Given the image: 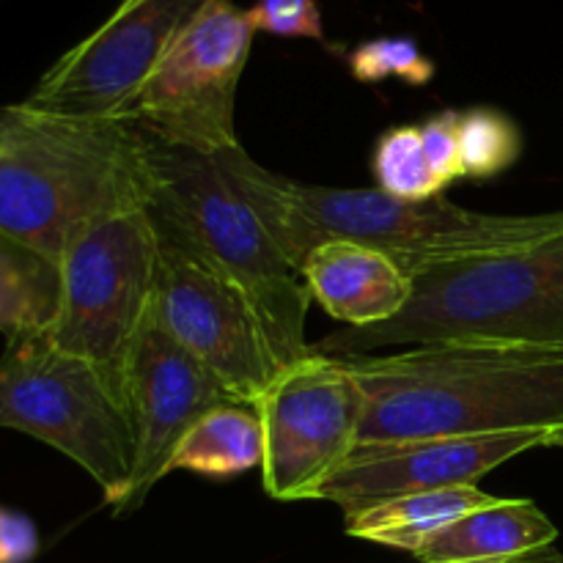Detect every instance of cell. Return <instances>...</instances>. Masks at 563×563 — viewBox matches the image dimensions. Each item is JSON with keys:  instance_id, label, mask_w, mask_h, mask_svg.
<instances>
[{"instance_id": "cell-26", "label": "cell", "mask_w": 563, "mask_h": 563, "mask_svg": "<svg viewBox=\"0 0 563 563\" xmlns=\"http://www.w3.org/2000/svg\"><path fill=\"white\" fill-rule=\"evenodd\" d=\"M544 445H548V449H563V427L553 429V432L548 434V440H544Z\"/></svg>"}, {"instance_id": "cell-20", "label": "cell", "mask_w": 563, "mask_h": 563, "mask_svg": "<svg viewBox=\"0 0 563 563\" xmlns=\"http://www.w3.org/2000/svg\"><path fill=\"white\" fill-rule=\"evenodd\" d=\"M460 146L467 179H493L520 157L522 135L500 110L473 108L460 119Z\"/></svg>"}, {"instance_id": "cell-24", "label": "cell", "mask_w": 563, "mask_h": 563, "mask_svg": "<svg viewBox=\"0 0 563 563\" xmlns=\"http://www.w3.org/2000/svg\"><path fill=\"white\" fill-rule=\"evenodd\" d=\"M38 553L36 526L25 515L0 509V563H27Z\"/></svg>"}, {"instance_id": "cell-17", "label": "cell", "mask_w": 563, "mask_h": 563, "mask_svg": "<svg viewBox=\"0 0 563 563\" xmlns=\"http://www.w3.org/2000/svg\"><path fill=\"white\" fill-rule=\"evenodd\" d=\"M264 462V429L256 407L225 401L201 418L181 440L170 471L231 478Z\"/></svg>"}, {"instance_id": "cell-4", "label": "cell", "mask_w": 563, "mask_h": 563, "mask_svg": "<svg viewBox=\"0 0 563 563\" xmlns=\"http://www.w3.org/2000/svg\"><path fill=\"white\" fill-rule=\"evenodd\" d=\"M146 209L163 240L201 258L242 297L275 372L311 352L306 344L311 295L214 157L170 148L148 135Z\"/></svg>"}, {"instance_id": "cell-5", "label": "cell", "mask_w": 563, "mask_h": 563, "mask_svg": "<svg viewBox=\"0 0 563 563\" xmlns=\"http://www.w3.org/2000/svg\"><path fill=\"white\" fill-rule=\"evenodd\" d=\"M440 341L563 350V231L522 251L429 269L412 280L399 317L341 328L308 350L346 357Z\"/></svg>"}, {"instance_id": "cell-1", "label": "cell", "mask_w": 563, "mask_h": 563, "mask_svg": "<svg viewBox=\"0 0 563 563\" xmlns=\"http://www.w3.org/2000/svg\"><path fill=\"white\" fill-rule=\"evenodd\" d=\"M214 163L251 203L295 269L322 242L350 240L379 251L416 280L429 269L522 251L563 231V209L484 214L443 196L401 201L379 187L302 185L262 168L242 146L218 154Z\"/></svg>"}, {"instance_id": "cell-6", "label": "cell", "mask_w": 563, "mask_h": 563, "mask_svg": "<svg viewBox=\"0 0 563 563\" xmlns=\"http://www.w3.org/2000/svg\"><path fill=\"white\" fill-rule=\"evenodd\" d=\"M60 297L49 341L91 361L124 399L137 344L154 322L159 234L146 207L86 225L60 258Z\"/></svg>"}, {"instance_id": "cell-15", "label": "cell", "mask_w": 563, "mask_h": 563, "mask_svg": "<svg viewBox=\"0 0 563 563\" xmlns=\"http://www.w3.org/2000/svg\"><path fill=\"white\" fill-rule=\"evenodd\" d=\"M559 528L533 500H498L440 528L418 548V563H495L553 548Z\"/></svg>"}, {"instance_id": "cell-14", "label": "cell", "mask_w": 563, "mask_h": 563, "mask_svg": "<svg viewBox=\"0 0 563 563\" xmlns=\"http://www.w3.org/2000/svg\"><path fill=\"white\" fill-rule=\"evenodd\" d=\"M297 273L311 300L350 328L388 322L412 297V280L388 256L350 240L317 245Z\"/></svg>"}, {"instance_id": "cell-27", "label": "cell", "mask_w": 563, "mask_h": 563, "mask_svg": "<svg viewBox=\"0 0 563 563\" xmlns=\"http://www.w3.org/2000/svg\"><path fill=\"white\" fill-rule=\"evenodd\" d=\"M416 563H418V561H416Z\"/></svg>"}, {"instance_id": "cell-23", "label": "cell", "mask_w": 563, "mask_h": 563, "mask_svg": "<svg viewBox=\"0 0 563 563\" xmlns=\"http://www.w3.org/2000/svg\"><path fill=\"white\" fill-rule=\"evenodd\" d=\"M460 110H443L421 124L423 152L440 185L449 187L451 181L465 179L462 170V146H460Z\"/></svg>"}, {"instance_id": "cell-9", "label": "cell", "mask_w": 563, "mask_h": 563, "mask_svg": "<svg viewBox=\"0 0 563 563\" xmlns=\"http://www.w3.org/2000/svg\"><path fill=\"white\" fill-rule=\"evenodd\" d=\"M256 412L264 429L262 484L286 504L319 500L361 443L363 401L344 357L311 350L275 374Z\"/></svg>"}, {"instance_id": "cell-3", "label": "cell", "mask_w": 563, "mask_h": 563, "mask_svg": "<svg viewBox=\"0 0 563 563\" xmlns=\"http://www.w3.org/2000/svg\"><path fill=\"white\" fill-rule=\"evenodd\" d=\"M148 135L130 121L0 104V236L60 267L86 225L146 207Z\"/></svg>"}, {"instance_id": "cell-25", "label": "cell", "mask_w": 563, "mask_h": 563, "mask_svg": "<svg viewBox=\"0 0 563 563\" xmlns=\"http://www.w3.org/2000/svg\"><path fill=\"white\" fill-rule=\"evenodd\" d=\"M495 563H563V555L555 548H544V550H537V553L520 555V559L495 561Z\"/></svg>"}, {"instance_id": "cell-13", "label": "cell", "mask_w": 563, "mask_h": 563, "mask_svg": "<svg viewBox=\"0 0 563 563\" xmlns=\"http://www.w3.org/2000/svg\"><path fill=\"white\" fill-rule=\"evenodd\" d=\"M550 432H506L487 438H423L357 443L350 460L319 493L344 515L401 495L467 487L504 462L544 445Z\"/></svg>"}, {"instance_id": "cell-19", "label": "cell", "mask_w": 563, "mask_h": 563, "mask_svg": "<svg viewBox=\"0 0 563 563\" xmlns=\"http://www.w3.org/2000/svg\"><path fill=\"white\" fill-rule=\"evenodd\" d=\"M374 174L379 190L401 201H432L445 190L423 152L421 126H394L374 148Z\"/></svg>"}, {"instance_id": "cell-2", "label": "cell", "mask_w": 563, "mask_h": 563, "mask_svg": "<svg viewBox=\"0 0 563 563\" xmlns=\"http://www.w3.org/2000/svg\"><path fill=\"white\" fill-rule=\"evenodd\" d=\"M344 363L361 390V443L563 427V350L440 341Z\"/></svg>"}, {"instance_id": "cell-22", "label": "cell", "mask_w": 563, "mask_h": 563, "mask_svg": "<svg viewBox=\"0 0 563 563\" xmlns=\"http://www.w3.org/2000/svg\"><path fill=\"white\" fill-rule=\"evenodd\" d=\"M253 31L286 38H324L322 14L317 0H258L247 9Z\"/></svg>"}, {"instance_id": "cell-12", "label": "cell", "mask_w": 563, "mask_h": 563, "mask_svg": "<svg viewBox=\"0 0 563 563\" xmlns=\"http://www.w3.org/2000/svg\"><path fill=\"white\" fill-rule=\"evenodd\" d=\"M236 401L207 366L181 350L157 322L148 324L124 379L135 456L124 495L110 509L130 515L170 473L181 440L214 407Z\"/></svg>"}, {"instance_id": "cell-7", "label": "cell", "mask_w": 563, "mask_h": 563, "mask_svg": "<svg viewBox=\"0 0 563 563\" xmlns=\"http://www.w3.org/2000/svg\"><path fill=\"white\" fill-rule=\"evenodd\" d=\"M0 427L53 445L80 465L115 506L132 476V423L115 385L47 333L5 339L0 355Z\"/></svg>"}, {"instance_id": "cell-16", "label": "cell", "mask_w": 563, "mask_h": 563, "mask_svg": "<svg viewBox=\"0 0 563 563\" xmlns=\"http://www.w3.org/2000/svg\"><path fill=\"white\" fill-rule=\"evenodd\" d=\"M493 500V495L478 489L476 484L401 495V498L383 500V504L346 515V533L416 555L418 548L432 533L451 526L460 517L471 515V511L482 509V506H489Z\"/></svg>"}, {"instance_id": "cell-8", "label": "cell", "mask_w": 563, "mask_h": 563, "mask_svg": "<svg viewBox=\"0 0 563 563\" xmlns=\"http://www.w3.org/2000/svg\"><path fill=\"white\" fill-rule=\"evenodd\" d=\"M253 33L247 11L231 0H207L132 99L124 121L201 157L240 148L234 110Z\"/></svg>"}, {"instance_id": "cell-11", "label": "cell", "mask_w": 563, "mask_h": 563, "mask_svg": "<svg viewBox=\"0 0 563 563\" xmlns=\"http://www.w3.org/2000/svg\"><path fill=\"white\" fill-rule=\"evenodd\" d=\"M154 322L242 405L256 407L278 374L242 297L201 258L163 236Z\"/></svg>"}, {"instance_id": "cell-18", "label": "cell", "mask_w": 563, "mask_h": 563, "mask_svg": "<svg viewBox=\"0 0 563 563\" xmlns=\"http://www.w3.org/2000/svg\"><path fill=\"white\" fill-rule=\"evenodd\" d=\"M60 269L0 236V333H47L58 311Z\"/></svg>"}, {"instance_id": "cell-21", "label": "cell", "mask_w": 563, "mask_h": 563, "mask_svg": "<svg viewBox=\"0 0 563 563\" xmlns=\"http://www.w3.org/2000/svg\"><path fill=\"white\" fill-rule=\"evenodd\" d=\"M350 69L361 82L399 77L407 86H427L434 77L432 60L421 53L416 38L407 36H383L357 44L350 53Z\"/></svg>"}, {"instance_id": "cell-10", "label": "cell", "mask_w": 563, "mask_h": 563, "mask_svg": "<svg viewBox=\"0 0 563 563\" xmlns=\"http://www.w3.org/2000/svg\"><path fill=\"white\" fill-rule=\"evenodd\" d=\"M207 0H121L42 75L25 104L71 119H119Z\"/></svg>"}]
</instances>
